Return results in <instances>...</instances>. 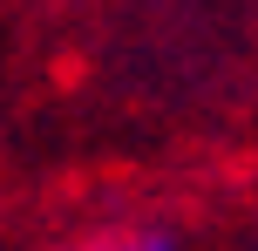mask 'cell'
Masks as SVG:
<instances>
[{"mask_svg": "<svg viewBox=\"0 0 258 251\" xmlns=\"http://www.w3.org/2000/svg\"><path fill=\"white\" fill-rule=\"evenodd\" d=\"M89 251H177L170 231H129V238H109V244H89Z\"/></svg>", "mask_w": 258, "mask_h": 251, "instance_id": "6da1fadb", "label": "cell"}]
</instances>
